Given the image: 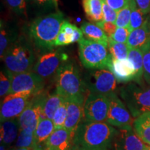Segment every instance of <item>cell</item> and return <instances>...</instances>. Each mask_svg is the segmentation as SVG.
Masks as SVG:
<instances>
[{
	"label": "cell",
	"instance_id": "cell-1",
	"mask_svg": "<svg viewBox=\"0 0 150 150\" xmlns=\"http://www.w3.org/2000/svg\"><path fill=\"white\" fill-rule=\"evenodd\" d=\"M117 129L106 122L84 120L81 123L74 138L78 149L109 150Z\"/></svg>",
	"mask_w": 150,
	"mask_h": 150
},
{
	"label": "cell",
	"instance_id": "cell-2",
	"mask_svg": "<svg viewBox=\"0 0 150 150\" xmlns=\"http://www.w3.org/2000/svg\"><path fill=\"white\" fill-rule=\"evenodd\" d=\"M64 20V15L59 11L35 19L29 27L30 40L44 52L54 50Z\"/></svg>",
	"mask_w": 150,
	"mask_h": 150
},
{
	"label": "cell",
	"instance_id": "cell-3",
	"mask_svg": "<svg viewBox=\"0 0 150 150\" xmlns=\"http://www.w3.org/2000/svg\"><path fill=\"white\" fill-rule=\"evenodd\" d=\"M56 92L67 100L85 102L88 91L78 67L72 61H66L61 65L55 74Z\"/></svg>",
	"mask_w": 150,
	"mask_h": 150
},
{
	"label": "cell",
	"instance_id": "cell-4",
	"mask_svg": "<svg viewBox=\"0 0 150 150\" xmlns=\"http://www.w3.org/2000/svg\"><path fill=\"white\" fill-rule=\"evenodd\" d=\"M1 60L6 70L12 74L31 72L36 61L31 42L22 36L11 45Z\"/></svg>",
	"mask_w": 150,
	"mask_h": 150
},
{
	"label": "cell",
	"instance_id": "cell-5",
	"mask_svg": "<svg viewBox=\"0 0 150 150\" xmlns=\"http://www.w3.org/2000/svg\"><path fill=\"white\" fill-rule=\"evenodd\" d=\"M79 44V56L82 65L88 70L110 69L112 57L107 47L83 38Z\"/></svg>",
	"mask_w": 150,
	"mask_h": 150
},
{
	"label": "cell",
	"instance_id": "cell-6",
	"mask_svg": "<svg viewBox=\"0 0 150 150\" xmlns=\"http://www.w3.org/2000/svg\"><path fill=\"white\" fill-rule=\"evenodd\" d=\"M120 96L134 117L150 112V86L127 83L120 88Z\"/></svg>",
	"mask_w": 150,
	"mask_h": 150
},
{
	"label": "cell",
	"instance_id": "cell-7",
	"mask_svg": "<svg viewBox=\"0 0 150 150\" xmlns=\"http://www.w3.org/2000/svg\"><path fill=\"white\" fill-rule=\"evenodd\" d=\"M86 88L89 93L108 95L115 93L117 80L109 69L90 70L84 78Z\"/></svg>",
	"mask_w": 150,
	"mask_h": 150
},
{
	"label": "cell",
	"instance_id": "cell-8",
	"mask_svg": "<svg viewBox=\"0 0 150 150\" xmlns=\"http://www.w3.org/2000/svg\"><path fill=\"white\" fill-rule=\"evenodd\" d=\"M37 94L31 91L10 93L4 97L1 102L0 120L1 122L18 118L29 106L33 97Z\"/></svg>",
	"mask_w": 150,
	"mask_h": 150
},
{
	"label": "cell",
	"instance_id": "cell-9",
	"mask_svg": "<svg viewBox=\"0 0 150 150\" xmlns=\"http://www.w3.org/2000/svg\"><path fill=\"white\" fill-rule=\"evenodd\" d=\"M68 56L61 50L44 52L38 56L33 67V72L45 79L56 74L61 65L67 61Z\"/></svg>",
	"mask_w": 150,
	"mask_h": 150
},
{
	"label": "cell",
	"instance_id": "cell-10",
	"mask_svg": "<svg viewBox=\"0 0 150 150\" xmlns=\"http://www.w3.org/2000/svg\"><path fill=\"white\" fill-rule=\"evenodd\" d=\"M109 110L107 95L89 93L83 105L84 120L106 122Z\"/></svg>",
	"mask_w": 150,
	"mask_h": 150
},
{
	"label": "cell",
	"instance_id": "cell-11",
	"mask_svg": "<svg viewBox=\"0 0 150 150\" xmlns=\"http://www.w3.org/2000/svg\"><path fill=\"white\" fill-rule=\"evenodd\" d=\"M6 72L11 80L10 93L31 91L35 94H38L43 91L45 79L33 71L19 74H12L6 70Z\"/></svg>",
	"mask_w": 150,
	"mask_h": 150
},
{
	"label": "cell",
	"instance_id": "cell-12",
	"mask_svg": "<svg viewBox=\"0 0 150 150\" xmlns=\"http://www.w3.org/2000/svg\"><path fill=\"white\" fill-rule=\"evenodd\" d=\"M47 96V94L42 91L33 97L29 106L18 117L20 129L29 128L35 131L39 122L44 118L43 108Z\"/></svg>",
	"mask_w": 150,
	"mask_h": 150
},
{
	"label": "cell",
	"instance_id": "cell-13",
	"mask_svg": "<svg viewBox=\"0 0 150 150\" xmlns=\"http://www.w3.org/2000/svg\"><path fill=\"white\" fill-rule=\"evenodd\" d=\"M107 96L109 100V110L106 122L115 127L132 126L134 117L123 101L115 93Z\"/></svg>",
	"mask_w": 150,
	"mask_h": 150
},
{
	"label": "cell",
	"instance_id": "cell-14",
	"mask_svg": "<svg viewBox=\"0 0 150 150\" xmlns=\"http://www.w3.org/2000/svg\"><path fill=\"white\" fill-rule=\"evenodd\" d=\"M145 145L132 126L117 127L112 142L114 150H143Z\"/></svg>",
	"mask_w": 150,
	"mask_h": 150
},
{
	"label": "cell",
	"instance_id": "cell-15",
	"mask_svg": "<svg viewBox=\"0 0 150 150\" xmlns=\"http://www.w3.org/2000/svg\"><path fill=\"white\" fill-rule=\"evenodd\" d=\"M74 136L64 127L55 129L47 141L45 150H72Z\"/></svg>",
	"mask_w": 150,
	"mask_h": 150
},
{
	"label": "cell",
	"instance_id": "cell-16",
	"mask_svg": "<svg viewBox=\"0 0 150 150\" xmlns=\"http://www.w3.org/2000/svg\"><path fill=\"white\" fill-rule=\"evenodd\" d=\"M67 118L64 128L70 131L73 136H75L76 130L82 122L84 118L83 105L84 103L76 102L74 100H67Z\"/></svg>",
	"mask_w": 150,
	"mask_h": 150
},
{
	"label": "cell",
	"instance_id": "cell-17",
	"mask_svg": "<svg viewBox=\"0 0 150 150\" xmlns=\"http://www.w3.org/2000/svg\"><path fill=\"white\" fill-rule=\"evenodd\" d=\"M127 45L129 49H138L142 52L150 45L149 18L142 27L131 31Z\"/></svg>",
	"mask_w": 150,
	"mask_h": 150
},
{
	"label": "cell",
	"instance_id": "cell-18",
	"mask_svg": "<svg viewBox=\"0 0 150 150\" xmlns=\"http://www.w3.org/2000/svg\"><path fill=\"white\" fill-rule=\"evenodd\" d=\"M55 130L54 122L48 118H42L34 131L33 150H45L47 141Z\"/></svg>",
	"mask_w": 150,
	"mask_h": 150
},
{
	"label": "cell",
	"instance_id": "cell-19",
	"mask_svg": "<svg viewBox=\"0 0 150 150\" xmlns=\"http://www.w3.org/2000/svg\"><path fill=\"white\" fill-rule=\"evenodd\" d=\"M110 71L114 74L118 83H127L134 81L135 70L128 59L117 60L112 59Z\"/></svg>",
	"mask_w": 150,
	"mask_h": 150
},
{
	"label": "cell",
	"instance_id": "cell-20",
	"mask_svg": "<svg viewBox=\"0 0 150 150\" xmlns=\"http://www.w3.org/2000/svg\"><path fill=\"white\" fill-rule=\"evenodd\" d=\"M1 143L8 146L11 148H14L12 145H15L20 133V125L18 118L7 120L1 122Z\"/></svg>",
	"mask_w": 150,
	"mask_h": 150
},
{
	"label": "cell",
	"instance_id": "cell-21",
	"mask_svg": "<svg viewBox=\"0 0 150 150\" xmlns=\"http://www.w3.org/2000/svg\"><path fill=\"white\" fill-rule=\"evenodd\" d=\"M81 29L83 31L85 38L101 43L108 48L109 38L97 24L85 22L81 26Z\"/></svg>",
	"mask_w": 150,
	"mask_h": 150
},
{
	"label": "cell",
	"instance_id": "cell-22",
	"mask_svg": "<svg viewBox=\"0 0 150 150\" xmlns=\"http://www.w3.org/2000/svg\"><path fill=\"white\" fill-rule=\"evenodd\" d=\"M82 6L88 20L95 24L103 21L102 0H82Z\"/></svg>",
	"mask_w": 150,
	"mask_h": 150
},
{
	"label": "cell",
	"instance_id": "cell-23",
	"mask_svg": "<svg viewBox=\"0 0 150 150\" xmlns=\"http://www.w3.org/2000/svg\"><path fill=\"white\" fill-rule=\"evenodd\" d=\"M135 70L134 82L142 84L143 78V52L138 49H129L128 59Z\"/></svg>",
	"mask_w": 150,
	"mask_h": 150
},
{
	"label": "cell",
	"instance_id": "cell-24",
	"mask_svg": "<svg viewBox=\"0 0 150 150\" xmlns=\"http://www.w3.org/2000/svg\"><path fill=\"white\" fill-rule=\"evenodd\" d=\"M64 99V97L56 93V91L52 94L47 95L43 108V117L52 120L54 113Z\"/></svg>",
	"mask_w": 150,
	"mask_h": 150
},
{
	"label": "cell",
	"instance_id": "cell-25",
	"mask_svg": "<svg viewBox=\"0 0 150 150\" xmlns=\"http://www.w3.org/2000/svg\"><path fill=\"white\" fill-rule=\"evenodd\" d=\"M136 134L144 143L150 146V122L143 115L136 117L134 122Z\"/></svg>",
	"mask_w": 150,
	"mask_h": 150
},
{
	"label": "cell",
	"instance_id": "cell-26",
	"mask_svg": "<svg viewBox=\"0 0 150 150\" xmlns=\"http://www.w3.org/2000/svg\"><path fill=\"white\" fill-rule=\"evenodd\" d=\"M16 40V36L14 35L13 31L8 27V25H6V24H5L1 20V27H0V56H1V59H2L11 45Z\"/></svg>",
	"mask_w": 150,
	"mask_h": 150
},
{
	"label": "cell",
	"instance_id": "cell-27",
	"mask_svg": "<svg viewBox=\"0 0 150 150\" xmlns=\"http://www.w3.org/2000/svg\"><path fill=\"white\" fill-rule=\"evenodd\" d=\"M131 14L130 20V25L129 30L131 31L132 30L138 29L142 27L145 22L149 19L150 15H146L142 13L139 8L137 7L135 0H133L131 2Z\"/></svg>",
	"mask_w": 150,
	"mask_h": 150
},
{
	"label": "cell",
	"instance_id": "cell-28",
	"mask_svg": "<svg viewBox=\"0 0 150 150\" xmlns=\"http://www.w3.org/2000/svg\"><path fill=\"white\" fill-rule=\"evenodd\" d=\"M34 140V131L29 128L20 129L14 148H32Z\"/></svg>",
	"mask_w": 150,
	"mask_h": 150
},
{
	"label": "cell",
	"instance_id": "cell-29",
	"mask_svg": "<svg viewBox=\"0 0 150 150\" xmlns=\"http://www.w3.org/2000/svg\"><path fill=\"white\" fill-rule=\"evenodd\" d=\"M108 50L112 59L117 60H126L128 59L129 48L127 43L117 42L109 38Z\"/></svg>",
	"mask_w": 150,
	"mask_h": 150
},
{
	"label": "cell",
	"instance_id": "cell-30",
	"mask_svg": "<svg viewBox=\"0 0 150 150\" xmlns=\"http://www.w3.org/2000/svg\"><path fill=\"white\" fill-rule=\"evenodd\" d=\"M67 102H68V101L67 99L65 98L63 99L59 108L54 113L52 121L54 122L55 129H61L64 127L65 120H66L67 118Z\"/></svg>",
	"mask_w": 150,
	"mask_h": 150
},
{
	"label": "cell",
	"instance_id": "cell-31",
	"mask_svg": "<svg viewBox=\"0 0 150 150\" xmlns=\"http://www.w3.org/2000/svg\"><path fill=\"white\" fill-rule=\"evenodd\" d=\"M132 1H131V2H132ZM131 2L126 7L121 9L120 11H117V16L115 21V24L117 27L129 28V29L131 10H132Z\"/></svg>",
	"mask_w": 150,
	"mask_h": 150
},
{
	"label": "cell",
	"instance_id": "cell-32",
	"mask_svg": "<svg viewBox=\"0 0 150 150\" xmlns=\"http://www.w3.org/2000/svg\"><path fill=\"white\" fill-rule=\"evenodd\" d=\"M11 89V80L6 72L1 71L0 74V96L5 97L10 94Z\"/></svg>",
	"mask_w": 150,
	"mask_h": 150
},
{
	"label": "cell",
	"instance_id": "cell-33",
	"mask_svg": "<svg viewBox=\"0 0 150 150\" xmlns=\"http://www.w3.org/2000/svg\"><path fill=\"white\" fill-rule=\"evenodd\" d=\"M6 3L11 10L18 15H26L27 2L26 0H5Z\"/></svg>",
	"mask_w": 150,
	"mask_h": 150
},
{
	"label": "cell",
	"instance_id": "cell-34",
	"mask_svg": "<svg viewBox=\"0 0 150 150\" xmlns=\"http://www.w3.org/2000/svg\"><path fill=\"white\" fill-rule=\"evenodd\" d=\"M143 79L150 86V45L143 52Z\"/></svg>",
	"mask_w": 150,
	"mask_h": 150
},
{
	"label": "cell",
	"instance_id": "cell-35",
	"mask_svg": "<svg viewBox=\"0 0 150 150\" xmlns=\"http://www.w3.org/2000/svg\"><path fill=\"white\" fill-rule=\"evenodd\" d=\"M130 32L131 31L129 30V28L117 27L115 32L113 33V35L110 38L117 42L127 43V39H128Z\"/></svg>",
	"mask_w": 150,
	"mask_h": 150
},
{
	"label": "cell",
	"instance_id": "cell-36",
	"mask_svg": "<svg viewBox=\"0 0 150 150\" xmlns=\"http://www.w3.org/2000/svg\"><path fill=\"white\" fill-rule=\"evenodd\" d=\"M103 21L115 23L117 16V12L110 8L109 6L103 2Z\"/></svg>",
	"mask_w": 150,
	"mask_h": 150
},
{
	"label": "cell",
	"instance_id": "cell-37",
	"mask_svg": "<svg viewBox=\"0 0 150 150\" xmlns=\"http://www.w3.org/2000/svg\"><path fill=\"white\" fill-rule=\"evenodd\" d=\"M102 1L117 12L128 6L132 0H102Z\"/></svg>",
	"mask_w": 150,
	"mask_h": 150
},
{
	"label": "cell",
	"instance_id": "cell-38",
	"mask_svg": "<svg viewBox=\"0 0 150 150\" xmlns=\"http://www.w3.org/2000/svg\"><path fill=\"white\" fill-rule=\"evenodd\" d=\"M97 24L102 28L103 31H104L105 33L108 35L109 38L112 36V35H113V33L115 32L116 29H117V28L115 23H113V22H110L102 21V22H99V23Z\"/></svg>",
	"mask_w": 150,
	"mask_h": 150
},
{
	"label": "cell",
	"instance_id": "cell-39",
	"mask_svg": "<svg viewBox=\"0 0 150 150\" xmlns=\"http://www.w3.org/2000/svg\"><path fill=\"white\" fill-rule=\"evenodd\" d=\"M70 44H72L71 38L67 35L65 33L60 31L55 40V47L65 46Z\"/></svg>",
	"mask_w": 150,
	"mask_h": 150
},
{
	"label": "cell",
	"instance_id": "cell-40",
	"mask_svg": "<svg viewBox=\"0 0 150 150\" xmlns=\"http://www.w3.org/2000/svg\"><path fill=\"white\" fill-rule=\"evenodd\" d=\"M76 26H75L74 24H71L70 22H68L67 20H64V22L62 24L61 27V32L64 33L68 36H70L72 39V35L73 34V32H74L75 28H76Z\"/></svg>",
	"mask_w": 150,
	"mask_h": 150
},
{
	"label": "cell",
	"instance_id": "cell-41",
	"mask_svg": "<svg viewBox=\"0 0 150 150\" xmlns=\"http://www.w3.org/2000/svg\"><path fill=\"white\" fill-rule=\"evenodd\" d=\"M137 7L146 15L150 14V0H135Z\"/></svg>",
	"mask_w": 150,
	"mask_h": 150
},
{
	"label": "cell",
	"instance_id": "cell-42",
	"mask_svg": "<svg viewBox=\"0 0 150 150\" xmlns=\"http://www.w3.org/2000/svg\"><path fill=\"white\" fill-rule=\"evenodd\" d=\"M33 4L41 8H53L57 7L54 0H31Z\"/></svg>",
	"mask_w": 150,
	"mask_h": 150
},
{
	"label": "cell",
	"instance_id": "cell-43",
	"mask_svg": "<svg viewBox=\"0 0 150 150\" xmlns=\"http://www.w3.org/2000/svg\"><path fill=\"white\" fill-rule=\"evenodd\" d=\"M83 38V33L82 30L76 27L72 35V43L79 42Z\"/></svg>",
	"mask_w": 150,
	"mask_h": 150
},
{
	"label": "cell",
	"instance_id": "cell-44",
	"mask_svg": "<svg viewBox=\"0 0 150 150\" xmlns=\"http://www.w3.org/2000/svg\"><path fill=\"white\" fill-rule=\"evenodd\" d=\"M12 150H33L32 148H14Z\"/></svg>",
	"mask_w": 150,
	"mask_h": 150
},
{
	"label": "cell",
	"instance_id": "cell-45",
	"mask_svg": "<svg viewBox=\"0 0 150 150\" xmlns=\"http://www.w3.org/2000/svg\"><path fill=\"white\" fill-rule=\"evenodd\" d=\"M144 116V117H145L150 122V112H147V113H145L144 114V115H142Z\"/></svg>",
	"mask_w": 150,
	"mask_h": 150
},
{
	"label": "cell",
	"instance_id": "cell-46",
	"mask_svg": "<svg viewBox=\"0 0 150 150\" xmlns=\"http://www.w3.org/2000/svg\"><path fill=\"white\" fill-rule=\"evenodd\" d=\"M143 150H150V146L146 145H145V148H144V149H143Z\"/></svg>",
	"mask_w": 150,
	"mask_h": 150
},
{
	"label": "cell",
	"instance_id": "cell-47",
	"mask_svg": "<svg viewBox=\"0 0 150 150\" xmlns=\"http://www.w3.org/2000/svg\"><path fill=\"white\" fill-rule=\"evenodd\" d=\"M54 2H55V4H56V6H57V4H58V0H54Z\"/></svg>",
	"mask_w": 150,
	"mask_h": 150
},
{
	"label": "cell",
	"instance_id": "cell-48",
	"mask_svg": "<svg viewBox=\"0 0 150 150\" xmlns=\"http://www.w3.org/2000/svg\"><path fill=\"white\" fill-rule=\"evenodd\" d=\"M149 25H150V17H149Z\"/></svg>",
	"mask_w": 150,
	"mask_h": 150
},
{
	"label": "cell",
	"instance_id": "cell-49",
	"mask_svg": "<svg viewBox=\"0 0 150 150\" xmlns=\"http://www.w3.org/2000/svg\"><path fill=\"white\" fill-rule=\"evenodd\" d=\"M78 150H86V149H78Z\"/></svg>",
	"mask_w": 150,
	"mask_h": 150
}]
</instances>
